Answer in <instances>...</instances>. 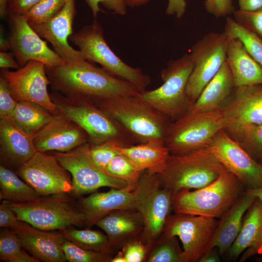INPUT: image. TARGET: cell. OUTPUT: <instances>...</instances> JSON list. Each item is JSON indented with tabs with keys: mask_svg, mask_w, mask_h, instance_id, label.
I'll return each mask as SVG.
<instances>
[{
	"mask_svg": "<svg viewBox=\"0 0 262 262\" xmlns=\"http://www.w3.org/2000/svg\"><path fill=\"white\" fill-rule=\"evenodd\" d=\"M46 70L53 91L69 98L94 102L140 94L131 83L86 60L77 63L66 62L56 66H46Z\"/></svg>",
	"mask_w": 262,
	"mask_h": 262,
	"instance_id": "6da1fadb",
	"label": "cell"
},
{
	"mask_svg": "<svg viewBox=\"0 0 262 262\" xmlns=\"http://www.w3.org/2000/svg\"><path fill=\"white\" fill-rule=\"evenodd\" d=\"M139 143L162 142L171 122L138 96L111 98L93 102Z\"/></svg>",
	"mask_w": 262,
	"mask_h": 262,
	"instance_id": "7a4b0ae2",
	"label": "cell"
},
{
	"mask_svg": "<svg viewBox=\"0 0 262 262\" xmlns=\"http://www.w3.org/2000/svg\"><path fill=\"white\" fill-rule=\"evenodd\" d=\"M246 190L241 181L225 168L205 187L173 194L172 210L176 213L220 218Z\"/></svg>",
	"mask_w": 262,
	"mask_h": 262,
	"instance_id": "3957f363",
	"label": "cell"
},
{
	"mask_svg": "<svg viewBox=\"0 0 262 262\" xmlns=\"http://www.w3.org/2000/svg\"><path fill=\"white\" fill-rule=\"evenodd\" d=\"M225 168L207 147L182 155L170 154L164 164L153 172L162 185L174 194L205 187Z\"/></svg>",
	"mask_w": 262,
	"mask_h": 262,
	"instance_id": "277c9868",
	"label": "cell"
},
{
	"mask_svg": "<svg viewBox=\"0 0 262 262\" xmlns=\"http://www.w3.org/2000/svg\"><path fill=\"white\" fill-rule=\"evenodd\" d=\"M69 40L78 47L84 60L99 64L110 74L131 83L140 93L146 91L150 84L148 75L141 68L125 63L110 48L105 39L103 29L96 19L73 33Z\"/></svg>",
	"mask_w": 262,
	"mask_h": 262,
	"instance_id": "5b68a950",
	"label": "cell"
},
{
	"mask_svg": "<svg viewBox=\"0 0 262 262\" xmlns=\"http://www.w3.org/2000/svg\"><path fill=\"white\" fill-rule=\"evenodd\" d=\"M222 110L208 112L188 111L169 124L164 144L172 155H182L207 148L224 129Z\"/></svg>",
	"mask_w": 262,
	"mask_h": 262,
	"instance_id": "8992f818",
	"label": "cell"
},
{
	"mask_svg": "<svg viewBox=\"0 0 262 262\" xmlns=\"http://www.w3.org/2000/svg\"><path fill=\"white\" fill-rule=\"evenodd\" d=\"M193 68L190 54L169 61L161 72L163 84L154 90L140 93L139 98L169 119L178 118L192 106L186 88Z\"/></svg>",
	"mask_w": 262,
	"mask_h": 262,
	"instance_id": "52a82bcc",
	"label": "cell"
},
{
	"mask_svg": "<svg viewBox=\"0 0 262 262\" xmlns=\"http://www.w3.org/2000/svg\"><path fill=\"white\" fill-rule=\"evenodd\" d=\"M50 97L59 111L78 124L87 133L89 143H101L109 140L122 146L132 145L133 138L118 123L92 101L67 98L53 91Z\"/></svg>",
	"mask_w": 262,
	"mask_h": 262,
	"instance_id": "ba28073f",
	"label": "cell"
},
{
	"mask_svg": "<svg viewBox=\"0 0 262 262\" xmlns=\"http://www.w3.org/2000/svg\"><path fill=\"white\" fill-rule=\"evenodd\" d=\"M8 202L18 220L41 230H60L85 225L84 215L80 209L71 205L65 194L41 196L24 202Z\"/></svg>",
	"mask_w": 262,
	"mask_h": 262,
	"instance_id": "9c48e42d",
	"label": "cell"
},
{
	"mask_svg": "<svg viewBox=\"0 0 262 262\" xmlns=\"http://www.w3.org/2000/svg\"><path fill=\"white\" fill-rule=\"evenodd\" d=\"M139 194V211L144 221L140 239L151 248L162 234L172 210L173 193L161 184L157 174L149 170L142 172L136 186Z\"/></svg>",
	"mask_w": 262,
	"mask_h": 262,
	"instance_id": "30bf717a",
	"label": "cell"
},
{
	"mask_svg": "<svg viewBox=\"0 0 262 262\" xmlns=\"http://www.w3.org/2000/svg\"><path fill=\"white\" fill-rule=\"evenodd\" d=\"M229 36L225 32H212L198 40L190 53L193 68L186 88L192 105L226 61Z\"/></svg>",
	"mask_w": 262,
	"mask_h": 262,
	"instance_id": "8fae6325",
	"label": "cell"
},
{
	"mask_svg": "<svg viewBox=\"0 0 262 262\" xmlns=\"http://www.w3.org/2000/svg\"><path fill=\"white\" fill-rule=\"evenodd\" d=\"M89 146L87 143L68 152L53 153L71 175V193L80 196L103 187L131 190L125 181L112 176L95 164L91 157Z\"/></svg>",
	"mask_w": 262,
	"mask_h": 262,
	"instance_id": "7c38bea8",
	"label": "cell"
},
{
	"mask_svg": "<svg viewBox=\"0 0 262 262\" xmlns=\"http://www.w3.org/2000/svg\"><path fill=\"white\" fill-rule=\"evenodd\" d=\"M218 223L214 218L175 213L168 217L162 234L179 237L181 262H198L207 251Z\"/></svg>",
	"mask_w": 262,
	"mask_h": 262,
	"instance_id": "4fadbf2b",
	"label": "cell"
},
{
	"mask_svg": "<svg viewBox=\"0 0 262 262\" xmlns=\"http://www.w3.org/2000/svg\"><path fill=\"white\" fill-rule=\"evenodd\" d=\"M16 172L41 196L71 193V175L54 154L37 151Z\"/></svg>",
	"mask_w": 262,
	"mask_h": 262,
	"instance_id": "5bb4252c",
	"label": "cell"
},
{
	"mask_svg": "<svg viewBox=\"0 0 262 262\" xmlns=\"http://www.w3.org/2000/svg\"><path fill=\"white\" fill-rule=\"evenodd\" d=\"M0 76L5 80L17 101L27 100L36 103L53 115L60 112L48 92V86L50 82L43 63L31 60L15 71L1 69Z\"/></svg>",
	"mask_w": 262,
	"mask_h": 262,
	"instance_id": "9a60e30c",
	"label": "cell"
},
{
	"mask_svg": "<svg viewBox=\"0 0 262 262\" xmlns=\"http://www.w3.org/2000/svg\"><path fill=\"white\" fill-rule=\"evenodd\" d=\"M208 148L225 167L232 173L246 189L262 187V165L228 132L222 129Z\"/></svg>",
	"mask_w": 262,
	"mask_h": 262,
	"instance_id": "2e32d148",
	"label": "cell"
},
{
	"mask_svg": "<svg viewBox=\"0 0 262 262\" xmlns=\"http://www.w3.org/2000/svg\"><path fill=\"white\" fill-rule=\"evenodd\" d=\"M8 23L11 49L20 67L31 60L41 62L46 66H56L66 63L49 47L47 42L33 29L22 15L9 14Z\"/></svg>",
	"mask_w": 262,
	"mask_h": 262,
	"instance_id": "e0dca14e",
	"label": "cell"
},
{
	"mask_svg": "<svg viewBox=\"0 0 262 262\" xmlns=\"http://www.w3.org/2000/svg\"><path fill=\"white\" fill-rule=\"evenodd\" d=\"M76 14L75 0H67L61 11L52 18L39 22H29L33 29L49 42L55 52L66 62L77 63L85 60L79 50L68 43L73 33V24Z\"/></svg>",
	"mask_w": 262,
	"mask_h": 262,
	"instance_id": "ac0fdd59",
	"label": "cell"
},
{
	"mask_svg": "<svg viewBox=\"0 0 262 262\" xmlns=\"http://www.w3.org/2000/svg\"><path fill=\"white\" fill-rule=\"evenodd\" d=\"M221 110L225 120L224 129L229 134L262 123V84L235 87Z\"/></svg>",
	"mask_w": 262,
	"mask_h": 262,
	"instance_id": "d6986e66",
	"label": "cell"
},
{
	"mask_svg": "<svg viewBox=\"0 0 262 262\" xmlns=\"http://www.w3.org/2000/svg\"><path fill=\"white\" fill-rule=\"evenodd\" d=\"M37 151L66 152L89 143L87 133L78 124L60 112L34 135Z\"/></svg>",
	"mask_w": 262,
	"mask_h": 262,
	"instance_id": "ffe728a7",
	"label": "cell"
},
{
	"mask_svg": "<svg viewBox=\"0 0 262 262\" xmlns=\"http://www.w3.org/2000/svg\"><path fill=\"white\" fill-rule=\"evenodd\" d=\"M139 194L136 187L110 188L106 192H95L79 200L80 210L84 215L85 225L91 228L110 212L118 209L139 211Z\"/></svg>",
	"mask_w": 262,
	"mask_h": 262,
	"instance_id": "44dd1931",
	"label": "cell"
},
{
	"mask_svg": "<svg viewBox=\"0 0 262 262\" xmlns=\"http://www.w3.org/2000/svg\"><path fill=\"white\" fill-rule=\"evenodd\" d=\"M12 229L16 233L23 247L40 261H67L62 249L65 239L60 231L53 232L41 230L20 220Z\"/></svg>",
	"mask_w": 262,
	"mask_h": 262,
	"instance_id": "7402d4cb",
	"label": "cell"
},
{
	"mask_svg": "<svg viewBox=\"0 0 262 262\" xmlns=\"http://www.w3.org/2000/svg\"><path fill=\"white\" fill-rule=\"evenodd\" d=\"M34 135L25 132L10 118L0 119V159L1 165L16 169L37 152Z\"/></svg>",
	"mask_w": 262,
	"mask_h": 262,
	"instance_id": "603a6c76",
	"label": "cell"
},
{
	"mask_svg": "<svg viewBox=\"0 0 262 262\" xmlns=\"http://www.w3.org/2000/svg\"><path fill=\"white\" fill-rule=\"evenodd\" d=\"M96 225L104 231L117 250L128 242L140 237L144 229V221L139 211L118 209L109 213Z\"/></svg>",
	"mask_w": 262,
	"mask_h": 262,
	"instance_id": "cb8c5ba5",
	"label": "cell"
},
{
	"mask_svg": "<svg viewBox=\"0 0 262 262\" xmlns=\"http://www.w3.org/2000/svg\"><path fill=\"white\" fill-rule=\"evenodd\" d=\"M256 198L245 191L221 216L207 251L216 247L220 256L228 251L241 230L245 213Z\"/></svg>",
	"mask_w": 262,
	"mask_h": 262,
	"instance_id": "d4e9b609",
	"label": "cell"
},
{
	"mask_svg": "<svg viewBox=\"0 0 262 262\" xmlns=\"http://www.w3.org/2000/svg\"><path fill=\"white\" fill-rule=\"evenodd\" d=\"M245 250L241 262L262 254V201L258 198L246 212L241 230L227 253L230 258L236 259Z\"/></svg>",
	"mask_w": 262,
	"mask_h": 262,
	"instance_id": "484cf974",
	"label": "cell"
},
{
	"mask_svg": "<svg viewBox=\"0 0 262 262\" xmlns=\"http://www.w3.org/2000/svg\"><path fill=\"white\" fill-rule=\"evenodd\" d=\"M235 85L227 61L204 87L190 111L208 112L221 110L231 96Z\"/></svg>",
	"mask_w": 262,
	"mask_h": 262,
	"instance_id": "4316f807",
	"label": "cell"
},
{
	"mask_svg": "<svg viewBox=\"0 0 262 262\" xmlns=\"http://www.w3.org/2000/svg\"><path fill=\"white\" fill-rule=\"evenodd\" d=\"M227 61L235 87L262 84V66L251 56L239 39L229 36Z\"/></svg>",
	"mask_w": 262,
	"mask_h": 262,
	"instance_id": "83f0119b",
	"label": "cell"
},
{
	"mask_svg": "<svg viewBox=\"0 0 262 262\" xmlns=\"http://www.w3.org/2000/svg\"><path fill=\"white\" fill-rule=\"evenodd\" d=\"M117 149L125 155L140 171L153 172L165 163L170 155L162 142H149L136 145H117Z\"/></svg>",
	"mask_w": 262,
	"mask_h": 262,
	"instance_id": "f1b7e54d",
	"label": "cell"
},
{
	"mask_svg": "<svg viewBox=\"0 0 262 262\" xmlns=\"http://www.w3.org/2000/svg\"><path fill=\"white\" fill-rule=\"evenodd\" d=\"M53 115L36 103L20 100L17 102L10 118L20 129L35 134L49 123Z\"/></svg>",
	"mask_w": 262,
	"mask_h": 262,
	"instance_id": "f546056e",
	"label": "cell"
},
{
	"mask_svg": "<svg viewBox=\"0 0 262 262\" xmlns=\"http://www.w3.org/2000/svg\"><path fill=\"white\" fill-rule=\"evenodd\" d=\"M9 168L0 165V199L12 202L31 201L41 196Z\"/></svg>",
	"mask_w": 262,
	"mask_h": 262,
	"instance_id": "4dcf8cb0",
	"label": "cell"
},
{
	"mask_svg": "<svg viewBox=\"0 0 262 262\" xmlns=\"http://www.w3.org/2000/svg\"><path fill=\"white\" fill-rule=\"evenodd\" d=\"M65 239L83 248L113 255L116 251L106 234L89 229H79L72 226L60 230Z\"/></svg>",
	"mask_w": 262,
	"mask_h": 262,
	"instance_id": "1f68e13d",
	"label": "cell"
},
{
	"mask_svg": "<svg viewBox=\"0 0 262 262\" xmlns=\"http://www.w3.org/2000/svg\"><path fill=\"white\" fill-rule=\"evenodd\" d=\"M16 232L3 228L0 232V260L6 262H39L38 259L26 252Z\"/></svg>",
	"mask_w": 262,
	"mask_h": 262,
	"instance_id": "d6a6232c",
	"label": "cell"
},
{
	"mask_svg": "<svg viewBox=\"0 0 262 262\" xmlns=\"http://www.w3.org/2000/svg\"><path fill=\"white\" fill-rule=\"evenodd\" d=\"M224 32L229 37L240 40L251 56L262 66L261 38L229 16L226 18Z\"/></svg>",
	"mask_w": 262,
	"mask_h": 262,
	"instance_id": "836d02e7",
	"label": "cell"
},
{
	"mask_svg": "<svg viewBox=\"0 0 262 262\" xmlns=\"http://www.w3.org/2000/svg\"><path fill=\"white\" fill-rule=\"evenodd\" d=\"M181 252L176 237L162 234L151 247L146 262H181Z\"/></svg>",
	"mask_w": 262,
	"mask_h": 262,
	"instance_id": "e575fe53",
	"label": "cell"
},
{
	"mask_svg": "<svg viewBox=\"0 0 262 262\" xmlns=\"http://www.w3.org/2000/svg\"><path fill=\"white\" fill-rule=\"evenodd\" d=\"M106 171L112 176L125 181L132 190L136 187L143 172L119 151L108 164Z\"/></svg>",
	"mask_w": 262,
	"mask_h": 262,
	"instance_id": "d590c367",
	"label": "cell"
},
{
	"mask_svg": "<svg viewBox=\"0 0 262 262\" xmlns=\"http://www.w3.org/2000/svg\"><path fill=\"white\" fill-rule=\"evenodd\" d=\"M229 134L250 154L262 160V123L247 126Z\"/></svg>",
	"mask_w": 262,
	"mask_h": 262,
	"instance_id": "8d00e7d4",
	"label": "cell"
},
{
	"mask_svg": "<svg viewBox=\"0 0 262 262\" xmlns=\"http://www.w3.org/2000/svg\"><path fill=\"white\" fill-rule=\"evenodd\" d=\"M62 249L69 262H111L113 255L87 250L65 239Z\"/></svg>",
	"mask_w": 262,
	"mask_h": 262,
	"instance_id": "74e56055",
	"label": "cell"
},
{
	"mask_svg": "<svg viewBox=\"0 0 262 262\" xmlns=\"http://www.w3.org/2000/svg\"><path fill=\"white\" fill-rule=\"evenodd\" d=\"M67 0H41L22 15L28 22H39L57 15Z\"/></svg>",
	"mask_w": 262,
	"mask_h": 262,
	"instance_id": "f35d334b",
	"label": "cell"
},
{
	"mask_svg": "<svg viewBox=\"0 0 262 262\" xmlns=\"http://www.w3.org/2000/svg\"><path fill=\"white\" fill-rule=\"evenodd\" d=\"M118 145H121L114 140L97 144L89 143V150L92 160L99 167L106 170L109 163L118 152L116 148Z\"/></svg>",
	"mask_w": 262,
	"mask_h": 262,
	"instance_id": "ab89813d",
	"label": "cell"
},
{
	"mask_svg": "<svg viewBox=\"0 0 262 262\" xmlns=\"http://www.w3.org/2000/svg\"><path fill=\"white\" fill-rule=\"evenodd\" d=\"M234 19L262 39V9L255 12L235 10Z\"/></svg>",
	"mask_w": 262,
	"mask_h": 262,
	"instance_id": "60d3db41",
	"label": "cell"
},
{
	"mask_svg": "<svg viewBox=\"0 0 262 262\" xmlns=\"http://www.w3.org/2000/svg\"><path fill=\"white\" fill-rule=\"evenodd\" d=\"M151 247L145 244L140 238L130 241L121 248L126 262H146Z\"/></svg>",
	"mask_w": 262,
	"mask_h": 262,
	"instance_id": "b9f144b4",
	"label": "cell"
},
{
	"mask_svg": "<svg viewBox=\"0 0 262 262\" xmlns=\"http://www.w3.org/2000/svg\"><path fill=\"white\" fill-rule=\"evenodd\" d=\"M17 102L7 82L0 76V119L10 118Z\"/></svg>",
	"mask_w": 262,
	"mask_h": 262,
	"instance_id": "7bdbcfd3",
	"label": "cell"
},
{
	"mask_svg": "<svg viewBox=\"0 0 262 262\" xmlns=\"http://www.w3.org/2000/svg\"><path fill=\"white\" fill-rule=\"evenodd\" d=\"M90 8L95 18L98 13L104 11L100 8L99 4H102L109 11L117 15H124L126 13L125 0H84Z\"/></svg>",
	"mask_w": 262,
	"mask_h": 262,
	"instance_id": "ee69618b",
	"label": "cell"
},
{
	"mask_svg": "<svg viewBox=\"0 0 262 262\" xmlns=\"http://www.w3.org/2000/svg\"><path fill=\"white\" fill-rule=\"evenodd\" d=\"M204 5L206 10L216 17L228 16L235 10L232 0H205Z\"/></svg>",
	"mask_w": 262,
	"mask_h": 262,
	"instance_id": "f6af8a7d",
	"label": "cell"
},
{
	"mask_svg": "<svg viewBox=\"0 0 262 262\" xmlns=\"http://www.w3.org/2000/svg\"><path fill=\"white\" fill-rule=\"evenodd\" d=\"M19 221L8 201L3 200L0 205V228L12 229L17 225Z\"/></svg>",
	"mask_w": 262,
	"mask_h": 262,
	"instance_id": "bcb514c9",
	"label": "cell"
},
{
	"mask_svg": "<svg viewBox=\"0 0 262 262\" xmlns=\"http://www.w3.org/2000/svg\"><path fill=\"white\" fill-rule=\"evenodd\" d=\"M41 0H8L9 14L22 15Z\"/></svg>",
	"mask_w": 262,
	"mask_h": 262,
	"instance_id": "7dc6e473",
	"label": "cell"
},
{
	"mask_svg": "<svg viewBox=\"0 0 262 262\" xmlns=\"http://www.w3.org/2000/svg\"><path fill=\"white\" fill-rule=\"evenodd\" d=\"M186 6L185 0H168L165 13L169 15H176L180 18L185 13Z\"/></svg>",
	"mask_w": 262,
	"mask_h": 262,
	"instance_id": "c3c4849f",
	"label": "cell"
},
{
	"mask_svg": "<svg viewBox=\"0 0 262 262\" xmlns=\"http://www.w3.org/2000/svg\"><path fill=\"white\" fill-rule=\"evenodd\" d=\"M13 52L0 51V67L1 69L14 68L16 69L20 68V66L16 60L14 59Z\"/></svg>",
	"mask_w": 262,
	"mask_h": 262,
	"instance_id": "681fc988",
	"label": "cell"
},
{
	"mask_svg": "<svg viewBox=\"0 0 262 262\" xmlns=\"http://www.w3.org/2000/svg\"><path fill=\"white\" fill-rule=\"evenodd\" d=\"M239 9L246 12H255L262 9V0H238Z\"/></svg>",
	"mask_w": 262,
	"mask_h": 262,
	"instance_id": "f907efd6",
	"label": "cell"
},
{
	"mask_svg": "<svg viewBox=\"0 0 262 262\" xmlns=\"http://www.w3.org/2000/svg\"><path fill=\"white\" fill-rule=\"evenodd\" d=\"M219 256L217 248L215 247L207 251L198 262H219L220 261Z\"/></svg>",
	"mask_w": 262,
	"mask_h": 262,
	"instance_id": "816d5d0a",
	"label": "cell"
},
{
	"mask_svg": "<svg viewBox=\"0 0 262 262\" xmlns=\"http://www.w3.org/2000/svg\"><path fill=\"white\" fill-rule=\"evenodd\" d=\"M11 49V46L9 38H6L4 34V27L0 25V51H5Z\"/></svg>",
	"mask_w": 262,
	"mask_h": 262,
	"instance_id": "f5cc1de1",
	"label": "cell"
},
{
	"mask_svg": "<svg viewBox=\"0 0 262 262\" xmlns=\"http://www.w3.org/2000/svg\"><path fill=\"white\" fill-rule=\"evenodd\" d=\"M7 4L8 0H0V17L8 22V12L7 10Z\"/></svg>",
	"mask_w": 262,
	"mask_h": 262,
	"instance_id": "db71d44e",
	"label": "cell"
},
{
	"mask_svg": "<svg viewBox=\"0 0 262 262\" xmlns=\"http://www.w3.org/2000/svg\"><path fill=\"white\" fill-rule=\"evenodd\" d=\"M246 192L255 196L262 201V187L254 189H248Z\"/></svg>",
	"mask_w": 262,
	"mask_h": 262,
	"instance_id": "11a10c76",
	"label": "cell"
},
{
	"mask_svg": "<svg viewBox=\"0 0 262 262\" xmlns=\"http://www.w3.org/2000/svg\"><path fill=\"white\" fill-rule=\"evenodd\" d=\"M150 0H125L127 6L131 7L139 6L146 3Z\"/></svg>",
	"mask_w": 262,
	"mask_h": 262,
	"instance_id": "9f6ffc18",
	"label": "cell"
},
{
	"mask_svg": "<svg viewBox=\"0 0 262 262\" xmlns=\"http://www.w3.org/2000/svg\"><path fill=\"white\" fill-rule=\"evenodd\" d=\"M111 262H126L125 257L121 250L112 257Z\"/></svg>",
	"mask_w": 262,
	"mask_h": 262,
	"instance_id": "6f0895ef",
	"label": "cell"
},
{
	"mask_svg": "<svg viewBox=\"0 0 262 262\" xmlns=\"http://www.w3.org/2000/svg\"><path fill=\"white\" fill-rule=\"evenodd\" d=\"M261 164H262V163Z\"/></svg>",
	"mask_w": 262,
	"mask_h": 262,
	"instance_id": "680465c9",
	"label": "cell"
}]
</instances>
